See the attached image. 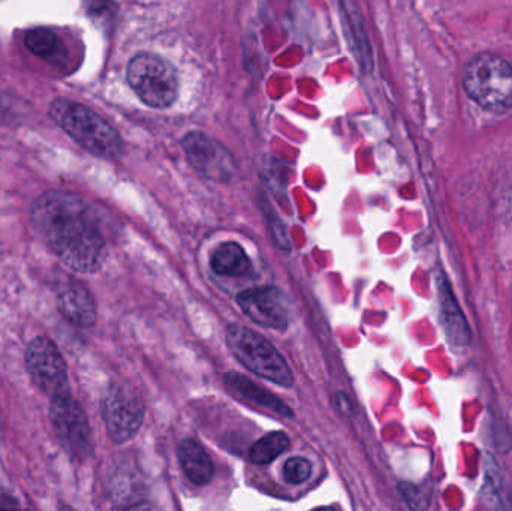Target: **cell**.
Wrapping results in <instances>:
<instances>
[{"instance_id": "obj_7", "label": "cell", "mask_w": 512, "mask_h": 511, "mask_svg": "<svg viewBox=\"0 0 512 511\" xmlns=\"http://www.w3.org/2000/svg\"><path fill=\"white\" fill-rule=\"evenodd\" d=\"M102 417L111 440L117 444L132 440L144 420L140 396L122 384H111L102 396Z\"/></svg>"}, {"instance_id": "obj_12", "label": "cell", "mask_w": 512, "mask_h": 511, "mask_svg": "<svg viewBox=\"0 0 512 511\" xmlns=\"http://www.w3.org/2000/svg\"><path fill=\"white\" fill-rule=\"evenodd\" d=\"M179 461L186 476L194 485L204 486L212 482L215 465L198 441L185 440L180 444Z\"/></svg>"}, {"instance_id": "obj_22", "label": "cell", "mask_w": 512, "mask_h": 511, "mask_svg": "<svg viewBox=\"0 0 512 511\" xmlns=\"http://www.w3.org/2000/svg\"><path fill=\"white\" fill-rule=\"evenodd\" d=\"M337 404H339V410L342 411V413L351 414L352 405L345 393H339V395H337Z\"/></svg>"}, {"instance_id": "obj_23", "label": "cell", "mask_w": 512, "mask_h": 511, "mask_svg": "<svg viewBox=\"0 0 512 511\" xmlns=\"http://www.w3.org/2000/svg\"><path fill=\"white\" fill-rule=\"evenodd\" d=\"M17 509L18 504L8 495H0V509Z\"/></svg>"}, {"instance_id": "obj_21", "label": "cell", "mask_w": 512, "mask_h": 511, "mask_svg": "<svg viewBox=\"0 0 512 511\" xmlns=\"http://www.w3.org/2000/svg\"><path fill=\"white\" fill-rule=\"evenodd\" d=\"M84 3H86L87 11L96 15L110 12V9L113 8V0H84Z\"/></svg>"}, {"instance_id": "obj_14", "label": "cell", "mask_w": 512, "mask_h": 511, "mask_svg": "<svg viewBox=\"0 0 512 511\" xmlns=\"http://www.w3.org/2000/svg\"><path fill=\"white\" fill-rule=\"evenodd\" d=\"M210 266L218 275L233 276V278H242V276L249 275L252 270V263L245 249L239 243L234 242L219 246L213 252Z\"/></svg>"}, {"instance_id": "obj_16", "label": "cell", "mask_w": 512, "mask_h": 511, "mask_svg": "<svg viewBox=\"0 0 512 511\" xmlns=\"http://www.w3.org/2000/svg\"><path fill=\"white\" fill-rule=\"evenodd\" d=\"M342 5L343 14H345L346 23L351 29V36L354 39V47L357 48L358 59H360L361 66L367 72L372 71L373 68V54L370 48L369 41H367L366 30L363 26V18H361L360 11L354 0H340Z\"/></svg>"}, {"instance_id": "obj_1", "label": "cell", "mask_w": 512, "mask_h": 511, "mask_svg": "<svg viewBox=\"0 0 512 511\" xmlns=\"http://www.w3.org/2000/svg\"><path fill=\"white\" fill-rule=\"evenodd\" d=\"M32 222L66 267L81 273L101 269L107 243L83 198L69 192H45L33 203Z\"/></svg>"}, {"instance_id": "obj_5", "label": "cell", "mask_w": 512, "mask_h": 511, "mask_svg": "<svg viewBox=\"0 0 512 511\" xmlns=\"http://www.w3.org/2000/svg\"><path fill=\"white\" fill-rule=\"evenodd\" d=\"M126 78L138 98L149 107H171L179 95V78L173 65L155 54H137L129 62Z\"/></svg>"}, {"instance_id": "obj_11", "label": "cell", "mask_w": 512, "mask_h": 511, "mask_svg": "<svg viewBox=\"0 0 512 511\" xmlns=\"http://www.w3.org/2000/svg\"><path fill=\"white\" fill-rule=\"evenodd\" d=\"M57 305L63 317L78 327H90L96 321V303L89 288L78 281L68 278L60 282L57 290Z\"/></svg>"}, {"instance_id": "obj_2", "label": "cell", "mask_w": 512, "mask_h": 511, "mask_svg": "<svg viewBox=\"0 0 512 511\" xmlns=\"http://www.w3.org/2000/svg\"><path fill=\"white\" fill-rule=\"evenodd\" d=\"M50 116L72 140L99 158H116L122 153L119 132L99 114L78 102L54 99Z\"/></svg>"}, {"instance_id": "obj_4", "label": "cell", "mask_w": 512, "mask_h": 511, "mask_svg": "<svg viewBox=\"0 0 512 511\" xmlns=\"http://www.w3.org/2000/svg\"><path fill=\"white\" fill-rule=\"evenodd\" d=\"M227 344L236 359L258 377L282 387H292L294 375L279 351L259 333L246 327H228Z\"/></svg>"}, {"instance_id": "obj_17", "label": "cell", "mask_w": 512, "mask_h": 511, "mask_svg": "<svg viewBox=\"0 0 512 511\" xmlns=\"http://www.w3.org/2000/svg\"><path fill=\"white\" fill-rule=\"evenodd\" d=\"M289 447V438L285 432H270L262 437L249 453V458L254 464L265 465L279 458Z\"/></svg>"}, {"instance_id": "obj_6", "label": "cell", "mask_w": 512, "mask_h": 511, "mask_svg": "<svg viewBox=\"0 0 512 511\" xmlns=\"http://www.w3.org/2000/svg\"><path fill=\"white\" fill-rule=\"evenodd\" d=\"M50 422L57 441L72 459L89 458L93 449L89 422L71 393L51 398Z\"/></svg>"}, {"instance_id": "obj_9", "label": "cell", "mask_w": 512, "mask_h": 511, "mask_svg": "<svg viewBox=\"0 0 512 511\" xmlns=\"http://www.w3.org/2000/svg\"><path fill=\"white\" fill-rule=\"evenodd\" d=\"M186 158L195 171L213 182H228L237 171L233 155L203 132H191L182 141Z\"/></svg>"}, {"instance_id": "obj_18", "label": "cell", "mask_w": 512, "mask_h": 511, "mask_svg": "<svg viewBox=\"0 0 512 511\" xmlns=\"http://www.w3.org/2000/svg\"><path fill=\"white\" fill-rule=\"evenodd\" d=\"M24 42H26V47L36 56L47 57L56 48L57 36L50 29L38 27V29L27 32Z\"/></svg>"}, {"instance_id": "obj_19", "label": "cell", "mask_w": 512, "mask_h": 511, "mask_svg": "<svg viewBox=\"0 0 512 511\" xmlns=\"http://www.w3.org/2000/svg\"><path fill=\"white\" fill-rule=\"evenodd\" d=\"M312 476V465L303 458H292L283 465V479L291 485H300Z\"/></svg>"}, {"instance_id": "obj_15", "label": "cell", "mask_w": 512, "mask_h": 511, "mask_svg": "<svg viewBox=\"0 0 512 511\" xmlns=\"http://www.w3.org/2000/svg\"><path fill=\"white\" fill-rule=\"evenodd\" d=\"M441 288V306L444 311V327L447 332L448 338L453 344L466 345L471 338L469 333L468 323L463 318L462 312H460L459 306H457L456 299L451 297L450 287L447 282L439 284Z\"/></svg>"}, {"instance_id": "obj_13", "label": "cell", "mask_w": 512, "mask_h": 511, "mask_svg": "<svg viewBox=\"0 0 512 511\" xmlns=\"http://www.w3.org/2000/svg\"><path fill=\"white\" fill-rule=\"evenodd\" d=\"M225 383L231 389L237 390L240 395L245 396L249 401L256 402V404L267 407L268 410L280 414L283 417H292L291 408L286 407L282 401L273 393L267 392L264 387L258 386L254 381L249 380L245 375L237 374V372H228L225 375Z\"/></svg>"}, {"instance_id": "obj_20", "label": "cell", "mask_w": 512, "mask_h": 511, "mask_svg": "<svg viewBox=\"0 0 512 511\" xmlns=\"http://www.w3.org/2000/svg\"><path fill=\"white\" fill-rule=\"evenodd\" d=\"M400 491H402L403 497H405L409 507H412V509H423V507H426L420 503L423 500H420V492L415 489V486L400 485Z\"/></svg>"}, {"instance_id": "obj_10", "label": "cell", "mask_w": 512, "mask_h": 511, "mask_svg": "<svg viewBox=\"0 0 512 511\" xmlns=\"http://www.w3.org/2000/svg\"><path fill=\"white\" fill-rule=\"evenodd\" d=\"M242 311L256 324L268 329L286 330L288 312L280 300V293L273 287H258L243 291L237 296Z\"/></svg>"}, {"instance_id": "obj_3", "label": "cell", "mask_w": 512, "mask_h": 511, "mask_svg": "<svg viewBox=\"0 0 512 511\" xmlns=\"http://www.w3.org/2000/svg\"><path fill=\"white\" fill-rule=\"evenodd\" d=\"M463 86L484 110L505 113L512 108V66L501 56H475L465 68Z\"/></svg>"}, {"instance_id": "obj_8", "label": "cell", "mask_w": 512, "mask_h": 511, "mask_svg": "<svg viewBox=\"0 0 512 511\" xmlns=\"http://www.w3.org/2000/svg\"><path fill=\"white\" fill-rule=\"evenodd\" d=\"M26 368L39 390L50 398L68 395V369L65 360L51 339H33L26 350Z\"/></svg>"}]
</instances>
